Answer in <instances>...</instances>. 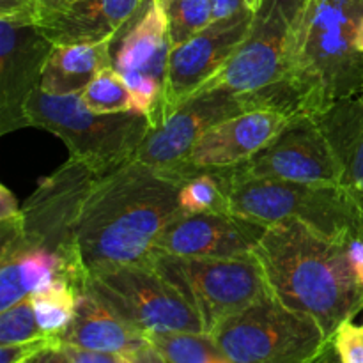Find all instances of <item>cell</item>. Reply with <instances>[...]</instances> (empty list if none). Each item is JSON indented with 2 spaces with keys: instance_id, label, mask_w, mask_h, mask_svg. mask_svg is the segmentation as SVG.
Instances as JSON below:
<instances>
[{
  "instance_id": "obj_1",
  "label": "cell",
  "mask_w": 363,
  "mask_h": 363,
  "mask_svg": "<svg viewBox=\"0 0 363 363\" xmlns=\"http://www.w3.org/2000/svg\"><path fill=\"white\" fill-rule=\"evenodd\" d=\"M179 186L137 160L99 170L69 158L21 208L25 243L59 255L82 293L94 273L151 261L158 236L179 215Z\"/></svg>"
},
{
  "instance_id": "obj_2",
  "label": "cell",
  "mask_w": 363,
  "mask_h": 363,
  "mask_svg": "<svg viewBox=\"0 0 363 363\" xmlns=\"http://www.w3.org/2000/svg\"><path fill=\"white\" fill-rule=\"evenodd\" d=\"M347 240L286 220L269 225L254 250L273 296L314 319L328 339L363 308Z\"/></svg>"
},
{
  "instance_id": "obj_3",
  "label": "cell",
  "mask_w": 363,
  "mask_h": 363,
  "mask_svg": "<svg viewBox=\"0 0 363 363\" xmlns=\"http://www.w3.org/2000/svg\"><path fill=\"white\" fill-rule=\"evenodd\" d=\"M363 0H307L294 27L289 92L294 116L319 117L363 87L357 32Z\"/></svg>"
},
{
  "instance_id": "obj_4",
  "label": "cell",
  "mask_w": 363,
  "mask_h": 363,
  "mask_svg": "<svg viewBox=\"0 0 363 363\" xmlns=\"http://www.w3.org/2000/svg\"><path fill=\"white\" fill-rule=\"evenodd\" d=\"M307 0H261L247 38L229 62L199 92L225 89L254 110L294 116L289 92V55L294 27Z\"/></svg>"
},
{
  "instance_id": "obj_5",
  "label": "cell",
  "mask_w": 363,
  "mask_h": 363,
  "mask_svg": "<svg viewBox=\"0 0 363 363\" xmlns=\"http://www.w3.org/2000/svg\"><path fill=\"white\" fill-rule=\"evenodd\" d=\"M25 113L28 126L57 135L69 158L99 170L133 160L152 128L142 113H96L82 103L80 94L53 96L41 89L28 99Z\"/></svg>"
},
{
  "instance_id": "obj_6",
  "label": "cell",
  "mask_w": 363,
  "mask_h": 363,
  "mask_svg": "<svg viewBox=\"0 0 363 363\" xmlns=\"http://www.w3.org/2000/svg\"><path fill=\"white\" fill-rule=\"evenodd\" d=\"M229 172L230 211L264 225L296 220L326 236L360 234L363 220L340 184L250 179Z\"/></svg>"
},
{
  "instance_id": "obj_7",
  "label": "cell",
  "mask_w": 363,
  "mask_h": 363,
  "mask_svg": "<svg viewBox=\"0 0 363 363\" xmlns=\"http://www.w3.org/2000/svg\"><path fill=\"white\" fill-rule=\"evenodd\" d=\"M209 335L233 363H308L330 342L314 319L272 293L223 319Z\"/></svg>"
},
{
  "instance_id": "obj_8",
  "label": "cell",
  "mask_w": 363,
  "mask_h": 363,
  "mask_svg": "<svg viewBox=\"0 0 363 363\" xmlns=\"http://www.w3.org/2000/svg\"><path fill=\"white\" fill-rule=\"evenodd\" d=\"M149 262L167 277L201 315L204 333L269 294L254 252L234 257H176L155 254Z\"/></svg>"
},
{
  "instance_id": "obj_9",
  "label": "cell",
  "mask_w": 363,
  "mask_h": 363,
  "mask_svg": "<svg viewBox=\"0 0 363 363\" xmlns=\"http://www.w3.org/2000/svg\"><path fill=\"white\" fill-rule=\"evenodd\" d=\"M84 291L145 337L158 333H204L201 315L152 262L94 273Z\"/></svg>"
},
{
  "instance_id": "obj_10",
  "label": "cell",
  "mask_w": 363,
  "mask_h": 363,
  "mask_svg": "<svg viewBox=\"0 0 363 363\" xmlns=\"http://www.w3.org/2000/svg\"><path fill=\"white\" fill-rule=\"evenodd\" d=\"M172 45L160 0H144L112 41V66L130 87L135 110L152 128L167 119V71Z\"/></svg>"
},
{
  "instance_id": "obj_11",
  "label": "cell",
  "mask_w": 363,
  "mask_h": 363,
  "mask_svg": "<svg viewBox=\"0 0 363 363\" xmlns=\"http://www.w3.org/2000/svg\"><path fill=\"white\" fill-rule=\"evenodd\" d=\"M238 177L340 184L342 165L318 117L293 116L287 126L243 165L229 169Z\"/></svg>"
},
{
  "instance_id": "obj_12",
  "label": "cell",
  "mask_w": 363,
  "mask_h": 363,
  "mask_svg": "<svg viewBox=\"0 0 363 363\" xmlns=\"http://www.w3.org/2000/svg\"><path fill=\"white\" fill-rule=\"evenodd\" d=\"M247 110H254L250 103L225 89L197 92L170 112L160 126L151 128L133 160L176 177L194 145L209 128Z\"/></svg>"
},
{
  "instance_id": "obj_13",
  "label": "cell",
  "mask_w": 363,
  "mask_h": 363,
  "mask_svg": "<svg viewBox=\"0 0 363 363\" xmlns=\"http://www.w3.org/2000/svg\"><path fill=\"white\" fill-rule=\"evenodd\" d=\"M53 46L38 23L0 18V135L28 128V99L41 85Z\"/></svg>"
},
{
  "instance_id": "obj_14",
  "label": "cell",
  "mask_w": 363,
  "mask_h": 363,
  "mask_svg": "<svg viewBox=\"0 0 363 363\" xmlns=\"http://www.w3.org/2000/svg\"><path fill=\"white\" fill-rule=\"evenodd\" d=\"M254 9L215 20L183 45L174 46L167 71V117L220 73L247 38Z\"/></svg>"
},
{
  "instance_id": "obj_15",
  "label": "cell",
  "mask_w": 363,
  "mask_h": 363,
  "mask_svg": "<svg viewBox=\"0 0 363 363\" xmlns=\"http://www.w3.org/2000/svg\"><path fill=\"white\" fill-rule=\"evenodd\" d=\"M291 117L279 110L259 108L215 124L199 138L176 177L183 183L194 174L243 165L287 126Z\"/></svg>"
},
{
  "instance_id": "obj_16",
  "label": "cell",
  "mask_w": 363,
  "mask_h": 363,
  "mask_svg": "<svg viewBox=\"0 0 363 363\" xmlns=\"http://www.w3.org/2000/svg\"><path fill=\"white\" fill-rule=\"evenodd\" d=\"M268 225L236 213L177 215L167 223L155 245V254L176 257H234L250 254Z\"/></svg>"
},
{
  "instance_id": "obj_17",
  "label": "cell",
  "mask_w": 363,
  "mask_h": 363,
  "mask_svg": "<svg viewBox=\"0 0 363 363\" xmlns=\"http://www.w3.org/2000/svg\"><path fill=\"white\" fill-rule=\"evenodd\" d=\"M144 0H73L41 14L38 27L53 45H89L113 39Z\"/></svg>"
},
{
  "instance_id": "obj_18",
  "label": "cell",
  "mask_w": 363,
  "mask_h": 363,
  "mask_svg": "<svg viewBox=\"0 0 363 363\" xmlns=\"http://www.w3.org/2000/svg\"><path fill=\"white\" fill-rule=\"evenodd\" d=\"M60 340L62 346L117 353L128 358L151 347L144 333L124 323L87 291H82L78 296L73 319L60 333Z\"/></svg>"
},
{
  "instance_id": "obj_19",
  "label": "cell",
  "mask_w": 363,
  "mask_h": 363,
  "mask_svg": "<svg viewBox=\"0 0 363 363\" xmlns=\"http://www.w3.org/2000/svg\"><path fill=\"white\" fill-rule=\"evenodd\" d=\"M318 121L342 165V186L363 220V87L351 98L330 106Z\"/></svg>"
},
{
  "instance_id": "obj_20",
  "label": "cell",
  "mask_w": 363,
  "mask_h": 363,
  "mask_svg": "<svg viewBox=\"0 0 363 363\" xmlns=\"http://www.w3.org/2000/svg\"><path fill=\"white\" fill-rule=\"evenodd\" d=\"M112 41L55 45L43 69L39 89L53 96L82 94L103 67L112 66Z\"/></svg>"
},
{
  "instance_id": "obj_21",
  "label": "cell",
  "mask_w": 363,
  "mask_h": 363,
  "mask_svg": "<svg viewBox=\"0 0 363 363\" xmlns=\"http://www.w3.org/2000/svg\"><path fill=\"white\" fill-rule=\"evenodd\" d=\"M181 215L199 213H233L229 199V172L206 170L181 183L177 194Z\"/></svg>"
},
{
  "instance_id": "obj_22",
  "label": "cell",
  "mask_w": 363,
  "mask_h": 363,
  "mask_svg": "<svg viewBox=\"0 0 363 363\" xmlns=\"http://www.w3.org/2000/svg\"><path fill=\"white\" fill-rule=\"evenodd\" d=\"M149 342L167 363H233L209 333H158Z\"/></svg>"
},
{
  "instance_id": "obj_23",
  "label": "cell",
  "mask_w": 363,
  "mask_h": 363,
  "mask_svg": "<svg viewBox=\"0 0 363 363\" xmlns=\"http://www.w3.org/2000/svg\"><path fill=\"white\" fill-rule=\"evenodd\" d=\"M80 291L67 282H57L30 294L39 326L48 335H60L69 325Z\"/></svg>"
},
{
  "instance_id": "obj_24",
  "label": "cell",
  "mask_w": 363,
  "mask_h": 363,
  "mask_svg": "<svg viewBox=\"0 0 363 363\" xmlns=\"http://www.w3.org/2000/svg\"><path fill=\"white\" fill-rule=\"evenodd\" d=\"M80 99L89 110L96 113L137 112L130 87L113 66L103 67L84 89Z\"/></svg>"
},
{
  "instance_id": "obj_25",
  "label": "cell",
  "mask_w": 363,
  "mask_h": 363,
  "mask_svg": "<svg viewBox=\"0 0 363 363\" xmlns=\"http://www.w3.org/2000/svg\"><path fill=\"white\" fill-rule=\"evenodd\" d=\"M170 45L179 46L215 21L209 0H163Z\"/></svg>"
},
{
  "instance_id": "obj_26",
  "label": "cell",
  "mask_w": 363,
  "mask_h": 363,
  "mask_svg": "<svg viewBox=\"0 0 363 363\" xmlns=\"http://www.w3.org/2000/svg\"><path fill=\"white\" fill-rule=\"evenodd\" d=\"M14 257L20 261L21 280L28 294L38 293L57 282L69 284L62 259L46 248L27 247L20 255H14Z\"/></svg>"
},
{
  "instance_id": "obj_27",
  "label": "cell",
  "mask_w": 363,
  "mask_h": 363,
  "mask_svg": "<svg viewBox=\"0 0 363 363\" xmlns=\"http://www.w3.org/2000/svg\"><path fill=\"white\" fill-rule=\"evenodd\" d=\"M48 333L43 332L39 326L30 296L18 301L6 311H0V346L25 342V340L39 339Z\"/></svg>"
},
{
  "instance_id": "obj_28",
  "label": "cell",
  "mask_w": 363,
  "mask_h": 363,
  "mask_svg": "<svg viewBox=\"0 0 363 363\" xmlns=\"http://www.w3.org/2000/svg\"><path fill=\"white\" fill-rule=\"evenodd\" d=\"M27 293L21 280L20 261L14 255L0 254V311L13 307L18 301L25 300Z\"/></svg>"
},
{
  "instance_id": "obj_29",
  "label": "cell",
  "mask_w": 363,
  "mask_h": 363,
  "mask_svg": "<svg viewBox=\"0 0 363 363\" xmlns=\"http://www.w3.org/2000/svg\"><path fill=\"white\" fill-rule=\"evenodd\" d=\"M60 346H62L60 335H45L25 342L4 344L0 346V363H25Z\"/></svg>"
},
{
  "instance_id": "obj_30",
  "label": "cell",
  "mask_w": 363,
  "mask_h": 363,
  "mask_svg": "<svg viewBox=\"0 0 363 363\" xmlns=\"http://www.w3.org/2000/svg\"><path fill=\"white\" fill-rule=\"evenodd\" d=\"M332 340L342 363H363V326L344 323Z\"/></svg>"
},
{
  "instance_id": "obj_31",
  "label": "cell",
  "mask_w": 363,
  "mask_h": 363,
  "mask_svg": "<svg viewBox=\"0 0 363 363\" xmlns=\"http://www.w3.org/2000/svg\"><path fill=\"white\" fill-rule=\"evenodd\" d=\"M0 18H14L38 23L39 0H0Z\"/></svg>"
},
{
  "instance_id": "obj_32",
  "label": "cell",
  "mask_w": 363,
  "mask_h": 363,
  "mask_svg": "<svg viewBox=\"0 0 363 363\" xmlns=\"http://www.w3.org/2000/svg\"><path fill=\"white\" fill-rule=\"evenodd\" d=\"M64 350L73 363H133L131 358L117 353H103V351L82 350L74 346H64Z\"/></svg>"
},
{
  "instance_id": "obj_33",
  "label": "cell",
  "mask_w": 363,
  "mask_h": 363,
  "mask_svg": "<svg viewBox=\"0 0 363 363\" xmlns=\"http://www.w3.org/2000/svg\"><path fill=\"white\" fill-rule=\"evenodd\" d=\"M347 255H350L351 268L358 284L363 286V236L360 234H351L347 240Z\"/></svg>"
},
{
  "instance_id": "obj_34",
  "label": "cell",
  "mask_w": 363,
  "mask_h": 363,
  "mask_svg": "<svg viewBox=\"0 0 363 363\" xmlns=\"http://www.w3.org/2000/svg\"><path fill=\"white\" fill-rule=\"evenodd\" d=\"M211 2L213 16L215 20H222V18L233 16V14L241 13L245 9H252L247 4V0H209Z\"/></svg>"
},
{
  "instance_id": "obj_35",
  "label": "cell",
  "mask_w": 363,
  "mask_h": 363,
  "mask_svg": "<svg viewBox=\"0 0 363 363\" xmlns=\"http://www.w3.org/2000/svg\"><path fill=\"white\" fill-rule=\"evenodd\" d=\"M18 215H21V208H18L16 197L6 184H2L0 186V222L16 218Z\"/></svg>"
},
{
  "instance_id": "obj_36",
  "label": "cell",
  "mask_w": 363,
  "mask_h": 363,
  "mask_svg": "<svg viewBox=\"0 0 363 363\" xmlns=\"http://www.w3.org/2000/svg\"><path fill=\"white\" fill-rule=\"evenodd\" d=\"M308 363H342V360H340L339 353H337L335 346H333V340L330 339V342L326 344L325 350H323L321 353L314 358V360L308 362Z\"/></svg>"
},
{
  "instance_id": "obj_37",
  "label": "cell",
  "mask_w": 363,
  "mask_h": 363,
  "mask_svg": "<svg viewBox=\"0 0 363 363\" xmlns=\"http://www.w3.org/2000/svg\"><path fill=\"white\" fill-rule=\"evenodd\" d=\"M131 362L133 363H167L162 358V354H160L158 351L152 347V344H151V347H147V350H144L142 353H138L137 357L131 358Z\"/></svg>"
},
{
  "instance_id": "obj_38",
  "label": "cell",
  "mask_w": 363,
  "mask_h": 363,
  "mask_svg": "<svg viewBox=\"0 0 363 363\" xmlns=\"http://www.w3.org/2000/svg\"><path fill=\"white\" fill-rule=\"evenodd\" d=\"M43 363H73V360H71L69 354L66 353L64 346H60L57 347V350H52L48 351V353H45V357H43Z\"/></svg>"
},
{
  "instance_id": "obj_39",
  "label": "cell",
  "mask_w": 363,
  "mask_h": 363,
  "mask_svg": "<svg viewBox=\"0 0 363 363\" xmlns=\"http://www.w3.org/2000/svg\"><path fill=\"white\" fill-rule=\"evenodd\" d=\"M71 2H73V0H39V16L60 9V7L67 6V4Z\"/></svg>"
},
{
  "instance_id": "obj_40",
  "label": "cell",
  "mask_w": 363,
  "mask_h": 363,
  "mask_svg": "<svg viewBox=\"0 0 363 363\" xmlns=\"http://www.w3.org/2000/svg\"><path fill=\"white\" fill-rule=\"evenodd\" d=\"M357 48L363 53V20L360 21V27H358L357 32Z\"/></svg>"
},
{
  "instance_id": "obj_41",
  "label": "cell",
  "mask_w": 363,
  "mask_h": 363,
  "mask_svg": "<svg viewBox=\"0 0 363 363\" xmlns=\"http://www.w3.org/2000/svg\"><path fill=\"white\" fill-rule=\"evenodd\" d=\"M46 353H48V351H46ZM43 357H45V353L39 354V357L32 358V360H28V362H25V363H43Z\"/></svg>"
},
{
  "instance_id": "obj_42",
  "label": "cell",
  "mask_w": 363,
  "mask_h": 363,
  "mask_svg": "<svg viewBox=\"0 0 363 363\" xmlns=\"http://www.w3.org/2000/svg\"><path fill=\"white\" fill-rule=\"evenodd\" d=\"M360 236H363V230H362V233H360Z\"/></svg>"
},
{
  "instance_id": "obj_43",
  "label": "cell",
  "mask_w": 363,
  "mask_h": 363,
  "mask_svg": "<svg viewBox=\"0 0 363 363\" xmlns=\"http://www.w3.org/2000/svg\"><path fill=\"white\" fill-rule=\"evenodd\" d=\"M160 2H163V0H160Z\"/></svg>"
}]
</instances>
